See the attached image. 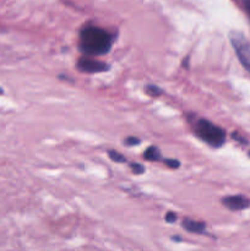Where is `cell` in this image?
<instances>
[{
    "label": "cell",
    "mask_w": 250,
    "mask_h": 251,
    "mask_svg": "<svg viewBox=\"0 0 250 251\" xmlns=\"http://www.w3.org/2000/svg\"><path fill=\"white\" fill-rule=\"evenodd\" d=\"M113 37L100 27H85L80 33L78 48L88 56L104 55L110 50Z\"/></svg>",
    "instance_id": "1"
},
{
    "label": "cell",
    "mask_w": 250,
    "mask_h": 251,
    "mask_svg": "<svg viewBox=\"0 0 250 251\" xmlns=\"http://www.w3.org/2000/svg\"><path fill=\"white\" fill-rule=\"evenodd\" d=\"M194 131L199 139L212 147H221L225 142V130L206 119L199 120L195 124Z\"/></svg>",
    "instance_id": "2"
},
{
    "label": "cell",
    "mask_w": 250,
    "mask_h": 251,
    "mask_svg": "<svg viewBox=\"0 0 250 251\" xmlns=\"http://www.w3.org/2000/svg\"><path fill=\"white\" fill-rule=\"evenodd\" d=\"M229 38L240 63L250 73V43L243 34L238 32H230Z\"/></svg>",
    "instance_id": "3"
},
{
    "label": "cell",
    "mask_w": 250,
    "mask_h": 251,
    "mask_svg": "<svg viewBox=\"0 0 250 251\" xmlns=\"http://www.w3.org/2000/svg\"><path fill=\"white\" fill-rule=\"evenodd\" d=\"M77 69L81 71V73L96 74V73H103V71L109 70V65L103 63V61L96 60V59L82 56V58L78 59Z\"/></svg>",
    "instance_id": "4"
},
{
    "label": "cell",
    "mask_w": 250,
    "mask_h": 251,
    "mask_svg": "<svg viewBox=\"0 0 250 251\" xmlns=\"http://www.w3.org/2000/svg\"><path fill=\"white\" fill-rule=\"evenodd\" d=\"M222 203L227 208L232 211H240L244 210V208H248L250 205V201L248 200L247 198L240 195H235V196H227L222 200Z\"/></svg>",
    "instance_id": "5"
},
{
    "label": "cell",
    "mask_w": 250,
    "mask_h": 251,
    "mask_svg": "<svg viewBox=\"0 0 250 251\" xmlns=\"http://www.w3.org/2000/svg\"><path fill=\"white\" fill-rule=\"evenodd\" d=\"M183 228L190 233H196V234H205L206 225L203 222H198V221L189 220L185 218L183 221Z\"/></svg>",
    "instance_id": "6"
},
{
    "label": "cell",
    "mask_w": 250,
    "mask_h": 251,
    "mask_svg": "<svg viewBox=\"0 0 250 251\" xmlns=\"http://www.w3.org/2000/svg\"><path fill=\"white\" fill-rule=\"evenodd\" d=\"M144 158L146 161L150 162H158L162 159L161 151H159L158 147L156 146H150L146 151L144 152Z\"/></svg>",
    "instance_id": "7"
},
{
    "label": "cell",
    "mask_w": 250,
    "mask_h": 251,
    "mask_svg": "<svg viewBox=\"0 0 250 251\" xmlns=\"http://www.w3.org/2000/svg\"><path fill=\"white\" fill-rule=\"evenodd\" d=\"M145 91H146L147 95L151 96V97H158V96H161L162 93H163V91H162L158 86L154 85H147Z\"/></svg>",
    "instance_id": "8"
},
{
    "label": "cell",
    "mask_w": 250,
    "mask_h": 251,
    "mask_svg": "<svg viewBox=\"0 0 250 251\" xmlns=\"http://www.w3.org/2000/svg\"><path fill=\"white\" fill-rule=\"evenodd\" d=\"M108 154H109L110 159L114 162H117V163H124V162H126V158H125L122 153H119V152H117V151H113V150H110V151H108Z\"/></svg>",
    "instance_id": "9"
},
{
    "label": "cell",
    "mask_w": 250,
    "mask_h": 251,
    "mask_svg": "<svg viewBox=\"0 0 250 251\" xmlns=\"http://www.w3.org/2000/svg\"><path fill=\"white\" fill-rule=\"evenodd\" d=\"M130 168H131V171L134 172L136 176H140V174L145 173V167L141 166L140 163H131L130 164Z\"/></svg>",
    "instance_id": "10"
},
{
    "label": "cell",
    "mask_w": 250,
    "mask_h": 251,
    "mask_svg": "<svg viewBox=\"0 0 250 251\" xmlns=\"http://www.w3.org/2000/svg\"><path fill=\"white\" fill-rule=\"evenodd\" d=\"M163 162L167 167L172 169H178L180 167V162L176 161V159H164Z\"/></svg>",
    "instance_id": "11"
},
{
    "label": "cell",
    "mask_w": 250,
    "mask_h": 251,
    "mask_svg": "<svg viewBox=\"0 0 250 251\" xmlns=\"http://www.w3.org/2000/svg\"><path fill=\"white\" fill-rule=\"evenodd\" d=\"M140 142H141V141H140V140L137 139V137H135V136H129L127 139L124 140V144L126 145V146H129V147L136 146V145H139Z\"/></svg>",
    "instance_id": "12"
},
{
    "label": "cell",
    "mask_w": 250,
    "mask_h": 251,
    "mask_svg": "<svg viewBox=\"0 0 250 251\" xmlns=\"http://www.w3.org/2000/svg\"><path fill=\"white\" fill-rule=\"evenodd\" d=\"M176 221V215L174 212H168L166 215V222L167 223H174Z\"/></svg>",
    "instance_id": "13"
},
{
    "label": "cell",
    "mask_w": 250,
    "mask_h": 251,
    "mask_svg": "<svg viewBox=\"0 0 250 251\" xmlns=\"http://www.w3.org/2000/svg\"><path fill=\"white\" fill-rule=\"evenodd\" d=\"M243 5H244L245 11L248 12V15L250 17V0H243Z\"/></svg>",
    "instance_id": "14"
},
{
    "label": "cell",
    "mask_w": 250,
    "mask_h": 251,
    "mask_svg": "<svg viewBox=\"0 0 250 251\" xmlns=\"http://www.w3.org/2000/svg\"><path fill=\"white\" fill-rule=\"evenodd\" d=\"M2 93H4V91H2V88L0 87V95H2Z\"/></svg>",
    "instance_id": "15"
},
{
    "label": "cell",
    "mask_w": 250,
    "mask_h": 251,
    "mask_svg": "<svg viewBox=\"0 0 250 251\" xmlns=\"http://www.w3.org/2000/svg\"><path fill=\"white\" fill-rule=\"evenodd\" d=\"M249 154H250V153H249Z\"/></svg>",
    "instance_id": "16"
}]
</instances>
